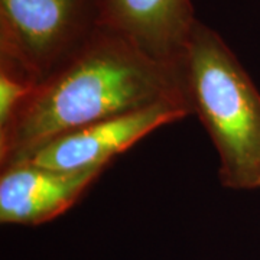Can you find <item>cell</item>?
<instances>
[{
  "label": "cell",
  "mask_w": 260,
  "mask_h": 260,
  "mask_svg": "<svg viewBox=\"0 0 260 260\" xmlns=\"http://www.w3.org/2000/svg\"><path fill=\"white\" fill-rule=\"evenodd\" d=\"M160 103L188 104L179 67L159 62L129 39L99 26L34 87L0 129V167L16 164L68 132Z\"/></svg>",
  "instance_id": "cell-1"
},
{
  "label": "cell",
  "mask_w": 260,
  "mask_h": 260,
  "mask_svg": "<svg viewBox=\"0 0 260 260\" xmlns=\"http://www.w3.org/2000/svg\"><path fill=\"white\" fill-rule=\"evenodd\" d=\"M186 100L218 153L224 188L260 189V93L223 37L200 19L179 65Z\"/></svg>",
  "instance_id": "cell-2"
},
{
  "label": "cell",
  "mask_w": 260,
  "mask_h": 260,
  "mask_svg": "<svg viewBox=\"0 0 260 260\" xmlns=\"http://www.w3.org/2000/svg\"><path fill=\"white\" fill-rule=\"evenodd\" d=\"M97 28V0H0V62L37 85Z\"/></svg>",
  "instance_id": "cell-3"
},
{
  "label": "cell",
  "mask_w": 260,
  "mask_h": 260,
  "mask_svg": "<svg viewBox=\"0 0 260 260\" xmlns=\"http://www.w3.org/2000/svg\"><path fill=\"white\" fill-rule=\"evenodd\" d=\"M192 114L184 103H160L138 112L97 121L49 140L18 160L58 171L106 169L153 130ZM13 165V164H12Z\"/></svg>",
  "instance_id": "cell-4"
},
{
  "label": "cell",
  "mask_w": 260,
  "mask_h": 260,
  "mask_svg": "<svg viewBox=\"0 0 260 260\" xmlns=\"http://www.w3.org/2000/svg\"><path fill=\"white\" fill-rule=\"evenodd\" d=\"M99 26L116 32L159 62L179 67L192 34V0H97Z\"/></svg>",
  "instance_id": "cell-5"
},
{
  "label": "cell",
  "mask_w": 260,
  "mask_h": 260,
  "mask_svg": "<svg viewBox=\"0 0 260 260\" xmlns=\"http://www.w3.org/2000/svg\"><path fill=\"white\" fill-rule=\"evenodd\" d=\"M104 169L58 171L19 162L2 168L0 223L39 225L75 205Z\"/></svg>",
  "instance_id": "cell-6"
},
{
  "label": "cell",
  "mask_w": 260,
  "mask_h": 260,
  "mask_svg": "<svg viewBox=\"0 0 260 260\" xmlns=\"http://www.w3.org/2000/svg\"><path fill=\"white\" fill-rule=\"evenodd\" d=\"M34 87L35 83L26 75L10 65L0 62V129L12 120Z\"/></svg>",
  "instance_id": "cell-7"
}]
</instances>
